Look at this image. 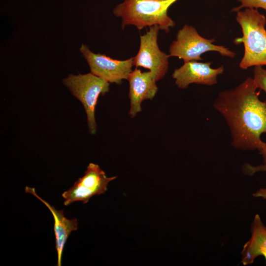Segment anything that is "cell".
Segmentation results:
<instances>
[{"label": "cell", "instance_id": "cell-1", "mask_svg": "<svg viewBox=\"0 0 266 266\" xmlns=\"http://www.w3.org/2000/svg\"><path fill=\"white\" fill-rule=\"evenodd\" d=\"M253 78L248 77L234 88L220 92L213 107L224 118L237 149L259 151L266 133V100H261Z\"/></svg>", "mask_w": 266, "mask_h": 266}, {"label": "cell", "instance_id": "cell-12", "mask_svg": "<svg viewBox=\"0 0 266 266\" xmlns=\"http://www.w3.org/2000/svg\"><path fill=\"white\" fill-rule=\"evenodd\" d=\"M250 232L251 237L241 252V263L244 266L251 265L259 256L264 257L266 263V226L258 214L254 216Z\"/></svg>", "mask_w": 266, "mask_h": 266}, {"label": "cell", "instance_id": "cell-5", "mask_svg": "<svg viewBox=\"0 0 266 266\" xmlns=\"http://www.w3.org/2000/svg\"><path fill=\"white\" fill-rule=\"evenodd\" d=\"M214 38H205L199 34L194 27L186 24L178 31L176 39L170 44L169 56L182 59L184 63L201 61V55L208 51L217 52L231 58L235 57V52L224 46L214 44Z\"/></svg>", "mask_w": 266, "mask_h": 266}, {"label": "cell", "instance_id": "cell-2", "mask_svg": "<svg viewBox=\"0 0 266 266\" xmlns=\"http://www.w3.org/2000/svg\"><path fill=\"white\" fill-rule=\"evenodd\" d=\"M178 0H124L113 9V12L122 18L123 30L133 25L138 30L146 27L158 25L166 33L175 25L168 15L169 7Z\"/></svg>", "mask_w": 266, "mask_h": 266}, {"label": "cell", "instance_id": "cell-15", "mask_svg": "<svg viewBox=\"0 0 266 266\" xmlns=\"http://www.w3.org/2000/svg\"><path fill=\"white\" fill-rule=\"evenodd\" d=\"M243 170L245 174L252 175L259 171H266V165L263 164L257 166H253L249 164H245L243 166Z\"/></svg>", "mask_w": 266, "mask_h": 266}, {"label": "cell", "instance_id": "cell-9", "mask_svg": "<svg viewBox=\"0 0 266 266\" xmlns=\"http://www.w3.org/2000/svg\"><path fill=\"white\" fill-rule=\"evenodd\" d=\"M211 62H199L192 61L184 63L175 69L172 75L175 83L180 89L187 88L192 83L212 86L217 83V77L223 73L224 66L213 68Z\"/></svg>", "mask_w": 266, "mask_h": 266}, {"label": "cell", "instance_id": "cell-14", "mask_svg": "<svg viewBox=\"0 0 266 266\" xmlns=\"http://www.w3.org/2000/svg\"><path fill=\"white\" fill-rule=\"evenodd\" d=\"M241 4L233 8V12H238L243 8H261L266 10V0H237Z\"/></svg>", "mask_w": 266, "mask_h": 266}, {"label": "cell", "instance_id": "cell-10", "mask_svg": "<svg viewBox=\"0 0 266 266\" xmlns=\"http://www.w3.org/2000/svg\"><path fill=\"white\" fill-rule=\"evenodd\" d=\"M129 97L130 109L129 114L134 118L141 111V103L145 100H152L158 88L156 81L150 71L142 72L135 67L130 74Z\"/></svg>", "mask_w": 266, "mask_h": 266}, {"label": "cell", "instance_id": "cell-13", "mask_svg": "<svg viewBox=\"0 0 266 266\" xmlns=\"http://www.w3.org/2000/svg\"><path fill=\"white\" fill-rule=\"evenodd\" d=\"M263 66H255L254 69L253 80L257 89L266 93V69Z\"/></svg>", "mask_w": 266, "mask_h": 266}, {"label": "cell", "instance_id": "cell-16", "mask_svg": "<svg viewBox=\"0 0 266 266\" xmlns=\"http://www.w3.org/2000/svg\"><path fill=\"white\" fill-rule=\"evenodd\" d=\"M253 196L256 198L266 200V188L259 189L253 194Z\"/></svg>", "mask_w": 266, "mask_h": 266}, {"label": "cell", "instance_id": "cell-11", "mask_svg": "<svg viewBox=\"0 0 266 266\" xmlns=\"http://www.w3.org/2000/svg\"><path fill=\"white\" fill-rule=\"evenodd\" d=\"M25 191L40 200L49 209L54 218V230L55 235L56 249L57 252V266H61L62 257L65 243L72 231L78 228V222L76 218L69 219L64 215V210L57 209L45 200L42 199L36 193L34 188L26 186Z\"/></svg>", "mask_w": 266, "mask_h": 266}, {"label": "cell", "instance_id": "cell-4", "mask_svg": "<svg viewBox=\"0 0 266 266\" xmlns=\"http://www.w3.org/2000/svg\"><path fill=\"white\" fill-rule=\"evenodd\" d=\"M63 83L82 104L85 109L90 133L97 131L95 111L99 96L109 91L110 83L92 72L84 74H69Z\"/></svg>", "mask_w": 266, "mask_h": 266}, {"label": "cell", "instance_id": "cell-6", "mask_svg": "<svg viewBox=\"0 0 266 266\" xmlns=\"http://www.w3.org/2000/svg\"><path fill=\"white\" fill-rule=\"evenodd\" d=\"M117 177H107L98 165L90 163L84 175L62 194L64 205L67 206L75 201L86 203L92 197L104 194L109 183Z\"/></svg>", "mask_w": 266, "mask_h": 266}, {"label": "cell", "instance_id": "cell-7", "mask_svg": "<svg viewBox=\"0 0 266 266\" xmlns=\"http://www.w3.org/2000/svg\"><path fill=\"white\" fill-rule=\"evenodd\" d=\"M160 27L154 25L149 31L140 36L138 52L133 57V64L136 67L148 69L157 82L166 73L169 66V55L161 51L158 44Z\"/></svg>", "mask_w": 266, "mask_h": 266}, {"label": "cell", "instance_id": "cell-3", "mask_svg": "<svg viewBox=\"0 0 266 266\" xmlns=\"http://www.w3.org/2000/svg\"><path fill=\"white\" fill-rule=\"evenodd\" d=\"M236 20L241 28L242 36L234 40L243 43L244 55L239 63L243 69L253 66H266V18L257 8H246L237 12Z\"/></svg>", "mask_w": 266, "mask_h": 266}, {"label": "cell", "instance_id": "cell-8", "mask_svg": "<svg viewBox=\"0 0 266 266\" xmlns=\"http://www.w3.org/2000/svg\"><path fill=\"white\" fill-rule=\"evenodd\" d=\"M80 52L87 62L91 72L109 83L121 84L128 79L133 66V57L118 60L100 53L92 52L85 44H82Z\"/></svg>", "mask_w": 266, "mask_h": 266}]
</instances>
